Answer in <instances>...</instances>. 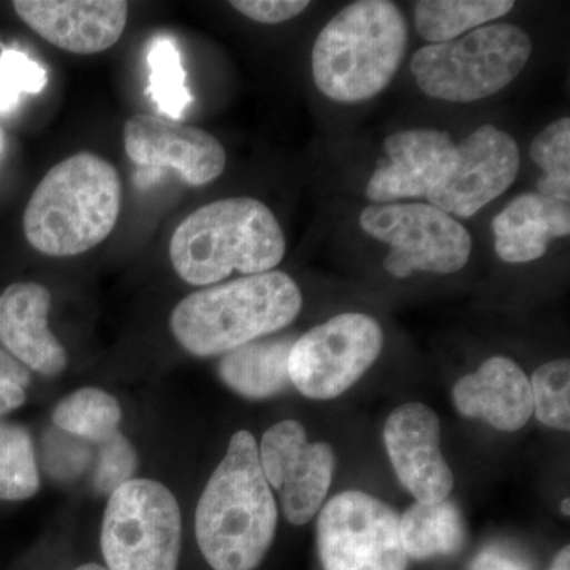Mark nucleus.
<instances>
[{
    "instance_id": "nucleus-1",
    "label": "nucleus",
    "mask_w": 570,
    "mask_h": 570,
    "mask_svg": "<svg viewBox=\"0 0 570 570\" xmlns=\"http://www.w3.org/2000/svg\"><path fill=\"white\" fill-rule=\"evenodd\" d=\"M276 527L277 505L257 441L249 431H238L198 501V547L213 570H254L268 553Z\"/></svg>"
},
{
    "instance_id": "nucleus-2",
    "label": "nucleus",
    "mask_w": 570,
    "mask_h": 570,
    "mask_svg": "<svg viewBox=\"0 0 570 570\" xmlns=\"http://www.w3.org/2000/svg\"><path fill=\"white\" fill-rule=\"evenodd\" d=\"M118 170L91 153L55 165L26 206L24 235L33 249L73 257L108 238L121 212Z\"/></svg>"
},
{
    "instance_id": "nucleus-3",
    "label": "nucleus",
    "mask_w": 570,
    "mask_h": 570,
    "mask_svg": "<svg viewBox=\"0 0 570 570\" xmlns=\"http://www.w3.org/2000/svg\"><path fill=\"white\" fill-rule=\"evenodd\" d=\"M285 255L283 228L268 206L250 197L202 206L176 227L170 261L190 285H214L234 272H273Z\"/></svg>"
},
{
    "instance_id": "nucleus-4",
    "label": "nucleus",
    "mask_w": 570,
    "mask_h": 570,
    "mask_svg": "<svg viewBox=\"0 0 570 570\" xmlns=\"http://www.w3.org/2000/svg\"><path fill=\"white\" fill-rule=\"evenodd\" d=\"M407 40V20L395 2L358 0L344 7L314 43L318 91L340 104L373 99L400 70Z\"/></svg>"
},
{
    "instance_id": "nucleus-5",
    "label": "nucleus",
    "mask_w": 570,
    "mask_h": 570,
    "mask_svg": "<svg viewBox=\"0 0 570 570\" xmlns=\"http://www.w3.org/2000/svg\"><path fill=\"white\" fill-rule=\"evenodd\" d=\"M302 306L298 284L273 269L187 295L171 313L170 328L189 354L224 355L291 325Z\"/></svg>"
},
{
    "instance_id": "nucleus-6",
    "label": "nucleus",
    "mask_w": 570,
    "mask_h": 570,
    "mask_svg": "<svg viewBox=\"0 0 570 570\" xmlns=\"http://www.w3.org/2000/svg\"><path fill=\"white\" fill-rule=\"evenodd\" d=\"M531 52V37L523 29L497 22L459 39L420 48L411 69L428 97L471 104L508 88L527 67Z\"/></svg>"
},
{
    "instance_id": "nucleus-7",
    "label": "nucleus",
    "mask_w": 570,
    "mask_h": 570,
    "mask_svg": "<svg viewBox=\"0 0 570 570\" xmlns=\"http://www.w3.org/2000/svg\"><path fill=\"white\" fill-rule=\"evenodd\" d=\"M107 570H178L183 519L175 494L151 479L112 491L100 534Z\"/></svg>"
},
{
    "instance_id": "nucleus-8",
    "label": "nucleus",
    "mask_w": 570,
    "mask_h": 570,
    "mask_svg": "<svg viewBox=\"0 0 570 570\" xmlns=\"http://www.w3.org/2000/svg\"><path fill=\"white\" fill-rule=\"evenodd\" d=\"M360 225L392 247L384 268L400 279L414 272L450 275L464 268L471 257L468 228L430 204L370 205L360 214Z\"/></svg>"
},
{
    "instance_id": "nucleus-9",
    "label": "nucleus",
    "mask_w": 570,
    "mask_h": 570,
    "mask_svg": "<svg viewBox=\"0 0 570 570\" xmlns=\"http://www.w3.org/2000/svg\"><path fill=\"white\" fill-rule=\"evenodd\" d=\"M384 332L373 317L344 313L295 340L288 377L311 400H333L362 379L381 355Z\"/></svg>"
},
{
    "instance_id": "nucleus-10",
    "label": "nucleus",
    "mask_w": 570,
    "mask_h": 570,
    "mask_svg": "<svg viewBox=\"0 0 570 570\" xmlns=\"http://www.w3.org/2000/svg\"><path fill=\"white\" fill-rule=\"evenodd\" d=\"M324 570H407L400 519L381 499L344 491L326 502L317 521Z\"/></svg>"
},
{
    "instance_id": "nucleus-11",
    "label": "nucleus",
    "mask_w": 570,
    "mask_h": 570,
    "mask_svg": "<svg viewBox=\"0 0 570 570\" xmlns=\"http://www.w3.org/2000/svg\"><path fill=\"white\" fill-rule=\"evenodd\" d=\"M266 482L277 491L288 523L313 520L335 474V452L325 442H309L305 426L284 420L265 431L258 449Z\"/></svg>"
},
{
    "instance_id": "nucleus-12",
    "label": "nucleus",
    "mask_w": 570,
    "mask_h": 570,
    "mask_svg": "<svg viewBox=\"0 0 570 570\" xmlns=\"http://www.w3.org/2000/svg\"><path fill=\"white\" fill-rule=\"evenodd\" d=\"M520 170V149L504 130L483 124L456 145L448 174L428 195V204L450 216L469 217L501 197Z\"/></svg>"
},
{
    "instance_id": "nucleus-13",
    "label": "nucleus",
    "mask_w": 570,
    "mask_h": 570,
    "mask_svg": "<svg viewBox=\"0 0 570 570\" xmlns=\"http://www.w3.org/2000/svg\"><path fill=\"white\" fill-rule=\"evenodd\" d=\"M124 148L142 170H174L189 186H205L223 175V142L198 127L153 115H135L124 126Z\"/></svg>"
},
{
    "instance_id": "nucleus-14",
    "label": "nucleus",
    "mask_w": 570,
    "mask_h": 570,
    "mask_svg": "<svg viewBox=\"0 0 570 570\" xmlns=\"http://www.w3.org/2000/svg\"><path fill=\"white\" fill-rule=\"evenodd\" d=\"M439 438L438 414L423 403L395 409L384 428L385 448L397 480L417 502L425 504L445 501L455 483L439 448Z\"/></svg>"
},
{
    "instance_id": "nucleus-15",
    "label": "nucleus",
    "mask_w": 570,
    "mask_h": 570,
    "mask_svg": "<svg viewBox=\"0 0 570 570\" xmlns=\"http://www.w3.org/2000/svg\"><path fill=\"white\" fill-rule=\"evenodd\" d=\"M13 9L41 39L73 55H97L118 43L129 17L124 0H17Z\"/></svg>"
},
{
    "instance_id": "nucleus-16",
    "label": "nucleus",
    "mask_w": 570,
    "mask_h": 570,
    "mask_svg": "<svg viewBox=\"0 0 570 570\" xmlns=\"http://www.w3.org/2000/svg\"><path fill=\"white\" fill-rule=\"evenodd\" d=\"M384 149L389 159L379 164L366 186L373 205L426 198L448 174L456 145L448 132L412 129L390 135Z\"/></svg>"
},
{
    "instance_id": "nucleus-17",
    "label": "nucleus",
    "mask_w": 570,
    "mask_h": 570,
    "mask_svg": "<svg viewBox=\"0 0 570 570\" xmlns=\"http://www.w3.org/2000/svg\"><path fill=\"white\" fill-rule=\"evenodd\" d=\"M50 309V291L40 284H11L0 294V344L26 367L51 377L66 370L67 354L48 325Z\"/></svg>"
},
{
    "instance_id": "nucleus-18",
    "label": "nucleus",
    "mask_w": 570,
    "mask_h": 570,
    "mask_svg": "<svg viewBox=\"0 0 570 570\" xmlns=\"http://www.w3.org/2000/svg\"><path fill=\"white\" fill-rule=\"evenodd\" d=\"M453 404L468 419H482L491 426L513 433L530 422V379L513 360L493 356L479 371L456 382Z\"/></svg>"
},
{
    "instance_id": "nucleus-19",
    "label": "nucleus",
    "mask_w": 570,
    "mask_h": 570,
    "mask_svg": "<svg viewBox=\"0 0 570 570\" xmlns=\"http://www.w3.org/2000/svg\"><path fill=\"white\" fill-rule=\"evenodd\" d=\"M494 247L508 264H528L546 255L553 239L570 232L569 202L538 193L523 194L493 219Z\"/></svg>"
},
{
    "instance_id": "nucleus-20",
    "label": "nucleus",
    "mask_w": 570,
    "mask_h": 570,
    "mask_svg": "<svg viewBox=\"0 0 570 570\" xmlns=\"http://www.w3.org/2000/svg\"><path fill=\"white\" fill-rule=\"evenodd\" d=\"M292 336L261 337L227 352L220 358L219 377L228 389L247 400H266L291 387L288 355Z\"/></svg>"
},
{
    "instance_id": "nucleus-21",
    "label": "nucleus",
    "mask_w": 570,
    "mask_h": 570,
    "mask_svg": "<svg viewBox=\"0 0 570 570\" xmlns=\"http://www.w3.org/2000/svg\"><path fill=\"white\" fill-rule=\"evenodd\" d=\"M400 535L407 558L425 561L450 557L463 547L464 524L453 502L411 505L400 520Z\"/></svg>"
},
{
    "instance_id": "nucleus-22",
    "label": "nucleus",
    "mask_w": 570,
    "mask_h": 570,
    "mask_svg": "<svg viewBox=\"0 0 570 570\" xmlns=\"http://www.w3.org/2000/svg\"><path fill=\"white\" fill-rule=\"evenodd\" d=\"M512 0H420L415 3V29L430 43H445L505 17Z\"/></svg>"
},
{
    "instance_id": "nucleus-23",
    "label": "nucleus",
    "mask_w": 570,
    "mask_h": 570,
    "mask_svg": "<svg viewBox=\"0 0 570 570\" xmlns=\"http://www.w3.org/2000/svg\"><path fill=\"white\" fill-rule=\"evenodd\" d=\"M122 412L118 400L100 389H80L63 397L52 412V423L70 434L100 444L119 431Z\"/></svg>"
},
{
    "instance_id": "nucleus-24",
    "label": "nucleus",
    "mask_w": 570,
    "mask_h": 570,
    "mask_svg": "<svg viewBox=\"0 0 570 570\" xmlns=\"http://www.w3.org/2000/svg\"><path fill=\"white\" fill-rule=\"evenodd\" d=\"M149 88L157 111L165 119L179 121L193 96L186 86V70L176 41L168 36H157L148 50Z\"/></svg>"
},
{
    "instance_id": "nucleus-25",
    "label": "nucleus",
    "mask_w": 570,
    "mask_h": 570,
    "mask_svg": "<svg viewBox=\"0 0 570 570\" xmlns=\"http://www.w3.org/2000/svg\"><path fill=\"white\" fill-rule=\"evenodd\" d=\"M39 489L31 434L24 426L0 422V501H24Z\"/></svg>"
},
{
    "instance_id": "nucleus-26",
    "label": "nucleus",
    "mask_w": 570,
    "mask_h": 570,
    "mask_svg": "<svg viewBox=\"0 0 570 570\" xmlns=\"http://www.w3.org/2000/svg\"><path fill=\"white\" fill-rule=\"evenodd\" d=\"M531 159L543 175L538 194L554 200L570 202V119L549 124L531 145Z\"/></svg>"
},
{
    "instance_id": "nucleus-27",
    "label": "nucleus",
    "mask_w": 570,
    "mask_h": 570,
    "mask_svg": "<svg viewBox=\"0 0 570 570\" xmlns=\"http://www.w3.org/2000/svg\"><path fill=\"white\" fill-rule=\"evenodd\" d=\"M532 414L553 430H570L569 360H554L535 370L531 381Z\"/></svg>"
},
{
    "instance_id": "nucleus-28",
    "label": "nucleus",
    "mask_w": 570,
    "mask_h": 570,
    "mask_svg": "<svg viewBox=\"0 0 570 570\" xmlns=\"http://www.w3.org/2000/svg\"><path fill=\"white\" fill-rule=\"evenodd\" d=\"M48 73L26 52L2 47L0 50V115L13 111L22 96H36L47 88Z\"/></svg>"
},
{
    "instance_id": "nucleus-29",
    "label": "nucleus",
    "mask_w": 570,
    "mask_h": 570,
    "mask_svg": "<svg viewBox=\"0 0 570 570\" xmlns=\"http://www.w3.org/2000/svg\"><path fill=\"white\" fill-rule=\"evenodd\" d=\"M99 445V460L94 472V487L99 493L111 494L132 480L138 468V455L129 439L116 431Z\"/></svg>"
},
{
    "instance_id": "nucleus-30",
    "label": "nucleus",
    "mask_w": 570,
    "mask_h": 570,
    "mask_svg": "<svg viewBox=\"0 0 570 570\" xmlns=\"http://www.w3.org/2000/svg\"><path fill=\"white\" fill-rule=\"evenodd\" d=\"M29 384H31L29 367L0 348V417L24 404Z\"/></svg>"
},
{
    "instance_id": "nucleus-31",
    "label": "nucleus",
    "mask_w": 570,
    "mask_h": 570,
    "mask_svg": "<svg viewBox=\"0 0 570 570\" xmlns=\"http://www.w3.org/2000/svg\"><path fill=\"white\" fill-rule=\"evenodd\" d=\"M236 11L262 24H279L302 14L309 7L307 0H234Z\"/></svg>"
},
{
    "instance_id": "nucleus-32",
    "label": "nucleus",
    "mask_w": 570,
    "mask_h": 570,
    "mask_svg": "<svg viewBox=\"0 0 570 570\" xmlns=\"http://www.w3.org/2000/svg\"><path fill=\"white\" fill-rule=\"evenodd\" d=\"M471 570H531V568L523 558L512 551L502 547H487L472 560Z\"/></svg>"
},
{
    "instance_id": "nucleus-33",
    "label": "nucleus",
    "mask_w": 570,
    "mask_h": 570,
    "mask_svg": "<svg viewBox=\"0 0 570 570\" xmlns=\"http://www.w3.org/2000/svg\"><path fill=\"white\" fill-rule=\"evenodd\" d=\"M550 570H570V549L564 547L554 558L553 564Z\"/></svg>"
},
{
    "instance_id": "nucleus-34",
    "label": "nucleus",
    "mask_w": 570,
    "mask_h": 570,
    "mask_svg": "<svg viewBox=\"0 0 570 570\" xmlns=\"http://www.w3.org/2000/svg\"><path fill=\"white\" fill-rule=\"evenodd\" d=\"M75 570H107L102 568V566L99 564H82L80 568H77Z\"/></svg>"
},
{
    "instance_id": "nucleus-35",
    "label": "nucleus",
    "mask_w": 570,
    "mask_h": 570,
    "mask_svg": "<svg viewBox=\"0 0 570 570\" xmlns=\"http://www.w3.org/2000/svg\"><path fill=\"white\" fill-rule=\"evenodd\" d=\"M562 512H564L566 515H569V499H564V501H562Z\"/></svg>"
}]
</instances>
